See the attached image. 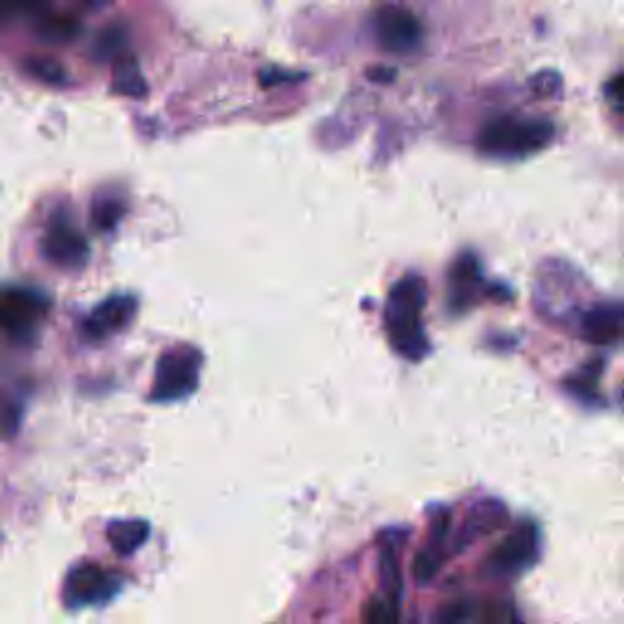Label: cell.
Here are the masks:
<instances>
[{
  "label": "cell",
  "instance_id": "13",
  "mask_svg": "<svg viewBox=\"0 0 624 624\" xmlns=\"http://www.w3.org/2000/svg\"><path fill=\"white\" fill-rule=\"evenodd\" d=\"M398 553H400V549L396 545V539H386L384 549H380V561H378L380 588H384V595H388L392 600H400V593H402V575H400Z\"/></svg>",
  "mask_w": 624,
  "mask_h": 624
},
{
  "label": "cell",
  "instance_id": "15",
  "mask_svg": "<svg viewBox=\"0 0 624 624\" xmlns=\"http://www.w3.org/2000/svg\"><path fill=\"white\" fill-rule=\"evenodd\" d=\"M478 283V263L471 254H464L452 269V303L466 305L471 300V291Z\"/></svg>",
  "mask_w": 624,
  "mask_h": 624
},
{
  "label": "cell",
  "instance_id": "12",
  "mask_svg": "<svg viewBox=\"0 0 624 624\" xmlns=\"http://www.w3.org/2000/svg\"><path fill=\"white\" fill-rule=\"evenodd\" d=\"M108 541L110 547L120 553V557H130L140 549L149 537V525L144 519H118L108 527Z\"/></svg>",
  "mask_w": 624,
  "mask_h": 624
},
{
  "label": "cell",
  "instance_id": "5",
  "mask_svg": "<svg viewBox=\"0 0 624 624\" xmlns=\"http://www.w3.org/2000/svg\"><path fill=\"white\" fill-rule=\"evenodd\" d=\"M541 551V535L537 525L519 523L485 561V571L495 578H515L535 566Z\"/></svg>",
  "mask_w": 624,
  "mask_h": 624
},
{
  "label": "cell",
  "instance_id": "7",
  "mask_svg": "<svg viewBox=\"0 0 624 624\" xmlns=\"http://www.w3.org/2000/svg\"><path fill=\"white\" fill-rule=\"evenodd\" d=\"M120 581L112 573H106L96 563H80L66 578V605L86 607L103 603V600L118 593Z\"/></svg>",
  "mask_w": 624,
  "mask_h": 624
},
{
  "label": "cell",
  "instance_id": "3",
  "mask_svg": "<svg viewBox=\"0 0 624 624\" xmlns=\"http://www.w3.org/2000/svg\"><path fill=\"white\" fill-rule=\"evenodd\" d=\"M47 310L50 300L32 288H0V334L13 342H30Z\"/></svg>",
  "mask_w": 624,
  "mask_h": 624
},
{
  "label": "cell",
  "instance_id": "19",
  "mask_svg": "<svg viewBox=\"0 0 624 624\" xmlns=\"http://www.w3.org/2000/svg\"><path fill=\"white\" fill-rule=\"evenodd\" d=\"M469 617H471L469 603H449L434 612L432 624H466Z\"/></svg>",
  "mask_w": 624,
  "mask_h": 624
},
{
  "label": "cell",
  "instance_id": "16",
  "mask_svg": "<svg viewBox=\"0 0 624 624\" xmlns=\"http://www.w3.org/2000/svg\"><path fill=\"white\" fill-rule=\"evenodd\" d=\"M398 605L400 600H392L388 595L372 598L364 610V624H398Z\"/></svg>",
  "mask_w": 624,
  "mask_h": 624
},
{
  "label": "cell",
  "instance_id": "11",
  "mask_svg": "<svg viewBox=\"0 0 624 624\" xmlns=\"http://www.w3.org/2000/svg\"><path fill=\"white\" fill-rule=\"evenodd\" d=\"M583 337L593 344H615L624 340V310L600 305L588 310L581 320Z\"/></svg>",
  "mask_w": 624,
  "mask_h": 624
},
{
  "label": "cell",
  "instance_id": "9",
  "mask_svg": "<svg viewBox=\"0 0 624 624\" xmlns=\"http://www.w3.org/2000/svg\"><path fill=\"white\" fill-rule=\"evenodd\" d=\"M137 303L130 295H115L108 298L106 303H100L90 315L86 318V334L90 340H106L118 334L130 325V320L135 318Z\"/></svg>",
  "mask_w": 624,
  "mask_h": 624
},
{
  "label": "cell",
  "instance_id": "8",
  "mask_svg": "<svg viewBox=\"0 0 624 624\" xmlns=\"http://www.w3.org/2000/svg\"><path fill=\"white\" fill-rule=\"evenodd\" d=\"M42 254L62 269H80L88 261V241L66 223H54L42 239Z\"/></svg>",
  "mask_w": 624,
  "mask_h": 624
},
{
  "label": "cell",
  "instance_id": "1",
  "mask_svg": "<svg viewBox=\"0 0 624 624\" xmlns=\"http://www.w3.org/2000/svg\"><path fill=\"white\" fill-rule=\"evenodd\" d=\"M427 303V283L422 276H406L388 295L386 303V332L390 346L408 362H420L430 352L422 327V310Z\"/></svg>",
  "mask_w": 624,
  "mask_h": 624
},
{
  "label": "cell",
  "instance_id": "17",
  "mask_svg": "<svg viewBox=\"0 0 624 624\" xmlns=\"http://www.w3.org/2000/svg\"><path fill=\"white\" fill-rule=\"evenodd\" d=\"M122 211H125V207H122L120 201H112V198L100 201V203L96 205V211H94V223H96V227L103 229V233H106V229H112L115 225L120 223Z\"/></svg>",
  "mask_w": 624,
  "mask_h": 624
},
{
  "label": "cell",
  "instance_id": "4",
  "mask_svg": "<svg viewBox=\"0 0 624 624\" xmlns=\"http://www.w3.org/2000/svg\"><path fill=\"white\" fill-rule=\"evenodd\" d=\"M203 356L193 346H176L166 352L157 364L154 386L149 398L154 402H173L191 396L198 386Z\"/></svg>",
  "mask_w": 624,
  "mask_h": 624
},
{
  "label": "cell",
  "instance_id": "21",
  "mask_svg": "<svg viewBox=\"0 0 624 624\" xmlns=\"http://www.w3.org/2000/svg\"><path fill=\"white\" fill-rule=\"evenodd\" d=\"M125 44V34L120 32V30H110V32H106L103 34V40H100V44H98V54L100 56H115L120 52V47Z\"/></svg>",
  "mask_w": 624,
  "mask_h": 624
},
{
  "label": "cell",
  "instance_id": "20",
  "mask_svg": "<svg viewBox=\"0 0 624 624\" xmlns=\"http://www.w3.org/2000/svg\"><path fill=\"white\" fill-rule=\"evenodd\" d=\"M605 96L610 100V106L624 115V74H617L610 80L605 86Z\"/></svg>",
  "mask_w": 624,
  "mask_h": 624
},
{
  "label": "cell",
  "instance_id": "14",
  "mask_svg": "<svg viewBox=\"0 0 624 624\" xmlns=\"http://www.w3.org/2000/svg\"><path fill=\"white\" fill-rule=\"evenodd\" d=\"M112 88L118 90L120 96L127 98H144L147 96V80L130 56H120V62L115 64L112 72Z\"/></svg>",
  "mask_w": 624,
  "mask_h": 624
},
{
  "label": "cell",
  "instance_id": "18",
  "mask_svg": "<svg viewBox=\"0 0 624 624\" xmlns=\"http://www.w3.org/2000/svg\"><path fill=\"white\" fill-rule=\"evenodd\" d=\"M30 74L34 78L44 80V84H52V86H62L66 84V74L60 64H54L50 60H40V62H30Z\"/></svg>",
  "mask_w": 624,
  "mask_h": 624
},
{
  "label": "cell",
  "instance_id": "2",
  "mask_svg": "<svg viewBox=\"0 0 624 624\" xmlns=\"http://www.w3.org/2000/svg\"><path fill=\"white\" fill-rule=\"evenodd\" d=\"M553 140V125L549 120H491L478 132L481 154L493 159H523L541 152Z\"/></svg>",
  "mask_w": 624,
  "mask_h": 624
},
{
  "label": "cell",
  "instance_id": "6",
  "mask_svg": "<svg viewBox=\"0 0 624 624\" xmlns=\"http://www.w3.org/2000/svg\"><path fill=\"white\" fill-rule=\"evenodd\" d=\"M374 32L380 47L390 54H408L420 47L422 25L408 8L380 6L374 15Z\"/></svg>",
  "mask_w": 624,
  "mask_h": 624
},
{
  "label": "cell",
  "instance_id": "10",
  "mask_svg": "<svg viewBox=\"0 0 624 624\" xmlns=\"http://www.w3.org/2000/svg\"><path fill=\"white\" fill-rule=\"evenodd\" d=\"M505 523H507V507L501 501L485 498V501L476 503L471 507L466 519H464V525H461V529H459L456 549L471 547L473 541L488 537L491 531L501 529Z\"/></svg>",
  "mask_w": 624,
  "mask_h": 624
}]
</instances>
